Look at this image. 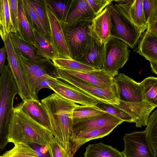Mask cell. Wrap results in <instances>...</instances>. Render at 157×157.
<instances>
[{"instance_id": "ba28073f", "label": "cell", "mask_w": 157, "mask_h": 157, "mask_svg": "<svg viewBox=\"0 0 157 157\" xmlns=\"http://www.w3.org/2000/svg\"><path fill=\"white\" fill-rule=\"evenodd\" d=\"M3 42L6 50L8 66L17 83L18 94L23 101L33 99L25 81L21 62L12 44L10 34Z\"/></svg>"}, {"instance_id": "5bb4252c", "label": "cell", "mask_w": 157, "mask_h": 157, "mask_svg": "<svg viewBox=\"0 0 157 157\" xmlns=\"http://www.w3.org/2000/svg\"><path fill=\"white\" fill-rule=\"evenodd\" d=\"M114 79L119 87L120 100L130 102L144 101L141 82L135 81L124 73L118 74Z\"/></svg>"}, {"instance_id": "8d00e7d4", "label": "cell", "mask_w": 157, "mask_h": 157, "mask_svg": "<svg viewBox=\"0 0 157 157\" xmlns=\"http://www.w3.org/2000/svg\"><path fill=\"white\" fill-rule=\"evenodd\" d=\"M143 4L144 14L148 25L157 17V0H143Z\"/></svg>"}, {"instance_id": "7c38bea8", "label": "cell", "mask_w": 157, "mask_h": 157, "mask_svg": "<svg viewBox=\"0 0 157 157\" xmlns=\"http://www.w3.org/2000/svg\"><path fill=\"white\" fill-rule=\"evenodd\" d=\"M143 0H131L125 4L115 3L114 6L117 11L132 25L144 32L148 28L145 17Z\"/></svg>"}, {"instance_id": "836d02e7", "label": "cell", "mask_w": 157, "mask_h": 157, "mask_svg": "<svg viewBox=\"0 0 157 157\" xmlns=\"http://www.w3.org/2000/svg\"><path fill=\"white\" fill-rule=\"evenodd\" d=\"M46 1L58 19L60 21H64L66 17L72 0Z\"/></svg>"}, {"instance_id": "4dcf8cb0", "label": "cell", "mask_w": 157, "mask_h": 157, "mask_svg": "<svg viewBox=\"0 0 157 157\" xmlns=\"http://www.w3.org/2000/svg\"><path fill=\"white\" fill-rule=\"evenodd\" d=\"M145 131L154 153V157H157V109L149 118Z\"/></svg>"}, {"instance_id": "ac0fdd59", "label": "cell", "mask_w": 157, "mask_h": 157, "mask_svg": "<svg viewBox=\"0 0 157 157\" xmlns=\"http://www.w3.org/2000/svg\"><path fill=\"white\" fill-rule=\"evenodd\" d=\"M95 16L87 0H72L65 19L62 22L71 25L83 21H92Z\"/></svg>"}, {"instance_id": "ee69618b", "label": "cell", "mask_w": 157, "mask_h": 157, "mask_svg": "<svg viewBox=\"0 0 157 157\" xmlns=\"http://www.w3.org/2000/svg\"><path fill=\"white\" fill-rule=\"evenodd\" d=\"M147 30L157 36V17L153 19L148 24Z\"/></svg>"}, {"instance_id": "b9f144b4", "label": "cell", "mask_w": 157, "mask_h": 157, "mask_svg": "<svg viewBox=\"0 0 157 157\" xmlns=\"http://www.w3.org/2000/svg\"><path fill=\"white\" fill-rule=\"evenodd\" d=\"M58 79L53 77L47 78L41 80L38 84L37 89L36 93H38L39 91L43 88L49 89V86L57 83L59 81Z\"/></svg>"}, {"instance_id": "30bf717a", "label": "cell", "mask_w": 157, "mask_h": 157, "mask_svg": "<svg viewBox=\"0 0 157 157\" xmlns=\"http://www.w3.org/2000/svg\"><path fill=\"white\" fill-rule=\"evenodd\" d=\"M124 157H154L145 132H133L123 137Z\"/></svg>"}, {"instance_id": "d6a6232c", "label": "cell", "mask_w": 157, "mask_h": 157, "mask_svg": "<svg viewBox=\"0 0 157 157\" xmlns=\"http://www.w3.org/2000/svg\"><path fill=\"white\" fill-rule=\"evenodd\" d=\"M49 37L50 26L45 6V0H28ZM50 40V37H49Z\"/></svg>"}, {"instance_id": "d590c367", "label": "cell", "mask_w": 157, "mask_h": 157, "mask_svg": "<svg viewBox=\"0 0 157 157\" xmlns=\"http://www.w3.org/2000/svg\"><path fill=\"white\" fill-rule=\"evenodd\" d=\"M96 106L104 112L112 115L123 122L134 123L132 118L129 114L113 105L99 103Z\"/></svg>"}, {"instance_id": "e0dca14e", "label": "cell", "mask_w": 157, "mask_h": 157, "mask_svg": "<svg viewBox=\"0 0 157 157\" xmlns=\"http://www.w3.org/2000/svg\"><path fill=\"white\" fill-rule=\"evenodd\" d=\"M62 70L73 76L101 88H109L116 83L114 77L103 69L94 70L86 72Z\"/></svg>"}, {"instance_id": "9a60e30c", "label": "cell", "mask_w": 157, "mask_h": 157, "mask_svg": "<svg viewBox=\"0 0 157 157\" xmlns=\"http://www.w3.org/2000/svg\"><path fill=\"white\" fill-rule=\"evenodd\" d=\"M111 30L110 12L108 6L92 21L90 35L98 44L101 45L111 37Z\"/></svg>"}, {"instance_id": "83f0119b", "label": "cell", "mask_w": 157, "mask_h": 157, "mask_svg": "<svg viewBox=\"0 0 157 157\" xmlns=\"http://www.w3.org/2000/svg\"><path fill=\"white\" fill-rule=\"evenodd\" d=\"M141 82L144 100L157 108V77H147Z\"/></svg>"}, {"instance_id": "d6986e66", "label": "cell", "mask_w": 157, "mask_h": 157, "mask_svg": "<svg viewBox=\"0 0 157 157\" xmlns=\"http://www.w3.org/2000/svg\"><path fill=\"white\" fill-rule=\"evenodd\" d=\"M104 51V44L101 45L98 44L90 36L82 54L75 60L95 70L103 69Z\"/></svg>"}, {"instance_id": "4316f807", "label": "cell", "mask_w": 157, "mask_h": 157, "mask_svg": "<svg viewBox=\"0 0 157 157\" xmlns=\"http://www.w3.org/2000/svg\"><path fill=\"white\" fill-rule=\"evenodd\" d=\"M27 20L33 29H35L49 42V36L43 27L33 6L28 0H20ZM50 43V42H49Z\"/></svg>"}, {"instance_id": "44dd1931", "label": "cell", "mask_w": 157, "mask_h": 157, "mask_svg": "<svg viewBox=\"0 0 157 157\" xmlns=\"http://www.w3.org/2000/svg\"><path fill=\"white\" fill-rule=\"evenodd\" d=\"M140 39L136 52L150 62H157V36L146 30Z\"/></svg>"}, {"instance_id": "74e56055", "label": "cell", "mask_w": 157, "mask_h": 157, "mask_svg": "<svg viewBox=\"0 0 157 157\" xmlns=\"http://www.w3.org/2000/svg\"><path fill=\"white\" fill-rule=\"evenodd\" d=\"M13 33L17 35L19 33L18 4L19 0H9Z\"/></svg>"}, {"instance_id": "f1b7e54d", "label": "cell", "mask_w": 157, "mask_h": 157, "mask_svg": "<svg viewBox=\"0 0 157 157\" xmlns=\"http://www.w3.org/2000/svg\"><path fill=\"white\" fill-rule=\"evenodd\" d=\"M36 48L44 57L52 60L57 59L55 52L48 40L35 29H33Z\"/></svg>"}, {"instance_id": "8fae6325", "label": "cell", "mask_w": 157, "mask_h": 157, "mask_svg": "<svg viewBox=\"0 0 157 157\" xmlns=\"http://www.w3.org/2000/svg\"><path fill=\"white\" fill-rule=\"evenodd\" d=\"M123 122L122 120L107 113L89 118L73 119L71 136L106 127L117 126Z\"/></svg>"}, {"instance_id": "3957f363", "label": "cell", "mask_w": 157, "mask_h": 157, "mask_svg": "<svg viewBox=\"0 0 157 157\" xmlns=\"http://www.w3.org/2000/svg\"><path fill=\"white\" fill-rule=\"evenodd\" d=\"M18 94L16 82L8 65H5L0 78V147L3 149L7 142L9 126L13 114L15 96Z\"/></svg>"}, {"instance_id": "ab89813d", "label": "cell", "mask_w": 157, "mask_h": 157, "mask_svg": "<svg viewBox=\"0 0 157 157\" xmlns=\"http://www.w3.org/2000/svg\"><path fill=\"white\" fill-rule=\"evenodd\" d=\"M87 0L96 16L100 13L113 1L112 0Z\"/></svg>"}, {"instance_id": "f35d334b", "label": "cell", "mask_w": 157, "mask_h": 157, "mask_svg": "<svg viewBox=\"0 0 157 157\" xmlns=\"http://www.w3.org/2000/svg\"><path fill=\"white\" fill-rule=\"evenodd\" d=\"M47 147L51 157H69L66 151L55 139L49 144Z\"/></svg>"}, {"instance_id": "484cf974", "label": "cell", "mask_w": 157, "mask_h": 157, "mask_svg": "<svg viewBox=\"0 0 157 157\" xmlns=\"http://www.w3.org/2000/svg\"><path fill=\"white\" fill-rule=\"evenodd\" d=\"M0 34L3 41L13 32L9 0H0Z\"/></svg>"}, {"instance_id": "603a6c76", "label": "cell", "mask_w": 157, "mask_h": 157, "mask_svg": "<svg viewBox=\"0 0 157 157\" xmlns=\"http://www.w3.org/2000/svg\"><path fill=\"white\" fill-rule=\"evenodd\" d=\"M10 36L12 44L18 55L35 62L49 59L44 57L36 48L22 40L14 33H10Z\"/></svg>"}, {"instance_id": "8992f818", "label": "cell", "mask_w": 157, "mask_h": 157, "mask_svg": "<svg viewBox=\"0 0 157 157\" xmlns=\"http://www.w3.org/2000/svg\"><path fill=\"white\" fill-rule=\"evenodd\" d=\"M91 22L83 21L69 25L60 21L68 48L73 59L80 57L87 46L90 37Z\"/></svg>"}, {"instance_id": "7bdbcfd3", "label": "cell", "mask_w": 157, "mask_h": 157, "mask_svg": "<svg viewBox=\"0 0 157 157\" xmlns=\"http://www.w3.org/2000/svg\"><path fill=\"white\" fill-rule=\"evenodd\" d=\"M6 50L5 46L0 49V73L2 72L5 66L6 59Z\"/></svg>"}, {"instance_id": "f546056e", "label": "cell", "mask_w": 157, "mask_h": 157, "mask_svg": "<svg viewBox=\"0 0 157 157\" xmlns=\"http://www.w3.org/2000/svg\"><path fill=\"white\" fill-rule=\"evenodd\" d=\"M54 65L61 69L86 72L93 71V67L73 59L57 58L52 60Z\"/></svg>"}, {"instance_id": "5b68a950", "label": "cell", "mask_w": 157, "mask_h": 157, "mask_svg": "<svg viewBox=\"0 0 157 157\" xmlns=\"http://www.w3.org/2000/svg\"><path fill=\"white\" fill-rule=\"evenodd\" d=\"M128 44L110 37L104 44L103 69L114 77L129 59L130 50Z\"/></svg>"}, {"instance_id": "d4e9b609", "label": "cell", "mask_w": 157, "mask_h": 157, "mask_svg": "<svg viewBox=\"0 0 157 157\" xmlns=\"http://www.w3.org/2000/svg\"><path fill=\"white\" fill-rule=\"evenodd\" d=\"M18 11L19 31L17 36L22 40L36 48L33 29L26 17L20 0L18 2Z\"/></svg>"}, {"instance_id": "1f68e13d", "label": "cell", "mask_w": 157, "mask_h": 157, "mask_svg": "<svg viewBox=\"0 0 157 157\" xmlns=\"http://www.w3.org/2000/svg\"><path fill=\"white\" fill-rule=\"evenodd\" d=\"M14 144L13 148L5 152L0 157H38L34 150L28 144Z\"/></svg>"}, {"instance_id": "7402d4cb", "label": "cell", "mask_w": 157, "mask_h": 157, "mask_svg": "<svg viewBox=\"0 0 157 157\" xmlns=\"http://www.w3.org/2000/svg\"><path fill=\"white\" fill-rule=\"evenodd\" d=\"M117 126L114 125L106 127L71 136L70 141L72 156L85 143L90 140L101 138L107 136Z\"/></svg>"}, {"instance_id": "52a82bcc", "label": "cell", "mask_w": 157, "mask_h": 157, "mask_svg": "<svg viewBox=\"0 0 157 157\" xmlns=\"http://www.w3.org/2000/svg\"><path fill=\"white\" fill-rule=\"evenodd\" d=\"M108 6L110 12L111 36L124 41L130 47L134 48L144 32L119 13L113 3Z\"/></svg>"}, {"instance_id": "e575fe53", "label": "cell", "mask_w": 157, "mask_h": 157, "mask_svg": "<svg viewBox=\"0 0 157 157\" xmlns=\"http://www.w3.org/2000/svg\"><path fill=\"white\" fill-rule=\"evenodd\" d=\"M105 112L96 105L85 106L78 105L74 109L72 114L73 119L89 118L103 114Z\"/></svg>"}, {"instance_id": "9c48e42d", "label": "cell", "mask_w": 157, "mask_h": 157, "mask_svg": "<svg viewBox=\"0 0 157 157\" xmlns=\"http://www.w3.org/2000/svg\"><path fill=\"white\" fill-rule=\"evenodd\" d=\"M45 6L50 26L49 42L57 58L73 59L66 42L60 21L46 0Z\"/></svg>"}, {"instance_id": "6da1fadb", "label": "cell", "mask_w": 157, "mask_h": 157, "mask_svg": "<svg viewBox=\"0 0 157 157\" xmlns=\"http://www.w3.org/2000/svg\"><path fill=\"white\" fill-rule=\"evenodd\" d=\"M41 102L48 115L55 139L69 157H73L70 141L72 130V114L78 105L56 93L42 99Z\"/></svg>"}, {"instance_id": "f6af8a7d", "label": "cell", "mask_w": 157, "mask_h": 157, "mask_svg": "<svg viewBox=\"0 0 157 157\" xmlns=\"http://www.w3.org/2000/svg\"><path fill=\"white\" fill-rule=\"evenodd\" d=\"M150 62L152 71L157 75V62Z\"/></svg>"}, {"instance_id": "7a4b0ae2", "label": "cell", "mask_w": 157, "mask_h": 157, "mask_svg": "<svg viewBox=\"0 0 157 157\" xmlns=\"http://www.w3.org/2000/svg\"><path fill=\"white\" fill-rule=\"evenodd\" d=\"M54 139L52 132L32 119L22 110L20 104L13 107L7 143H35L48 147Z\"/></svg>"}, {"instance_id": "60d3db41", "label": "cell", "mask_w": 157, "mask_h": 157, "mask_svg": "<svg viewBox=\"0 0 157 157\" xmlns=\"http://www.w3.org/2000/svg\"><path fill=\"white\" fill-rule=\"evenodd\" d=\"M28 144L34 150L38 157H51L48 148L46 146L35 143Z\"/></svg>"}, {"instance_id": "277c9868", "label": "cell", "mask_w": 157, "mask_h": 157, "mask_svg": "<svg viewBox=\"0 0 157 157\" xmlns=\"http://www.w3.org/2000/svg\"><path fill=\"white\" fill-rule=\"evenodd\" d=\"M56 68L59 75L58 79L63 80L101 103L112 105L119 103L120 90L116 83L109 88H101L86 83L69 75L63 70Z\"/></svg>"}, {"instance_id": "4fadbf2b", "label": "cell", "mask_w": 157, "mask_h": 157, "mask_svg": "<svg viewBox=\"0 0 157 157\" xmlns=\"http://www.w3.org/2000/svg\"><path fill=\"white\" fill-rule=\"evenodd\" d=\"M113 106L127 113L132 118L137 127L147 126L150 114L155 108L145 101L130 102L120 100L118 105Z\"/></svg>"}, {"instance_id": "cb8c5ba5", "label": "cell", "mask_w": 157, "mask_h": 157, "mask_svg": "<svg viewBox=\"0 0 157 157\" xmlns=\"http://www.w3.org/2000/svg\"><path fill=\"white\" fill-rule=\"evenodd\" d=\"M86 149L84 157H124L122 152L101 142L89 144Z\"/></svg>"}, {"instance_id": "2e32d148", "label": "cell", "mask_w": 157, "mask_h": 157, "mask_svg": "<svg viewBox=\"0 0 157 157\" xmlns=\"http://www.w3.org/2000/svg\"><path fill=\"white\" fill-rule=\"evenodd\" d=\"M49 89L63 98L82 105H96L101 103L66 82L59 80Z\"/></svg>"}, {"instance_id": "ffe728a7", "label": "cell", "mask_w": 157, "mask_h": 157, "mask_svg": "<svg viewBox=\"0 0 157 157\" xmlns=\"http://www.w3.org/2000/svg\"><path fill=\"white\" fill-rule=\"evenodd\" d=\"M20 104L22 110L32 119L52 132L48 115L41 102L39 101L31 99Z\"/></svg>"}]
</instances>
